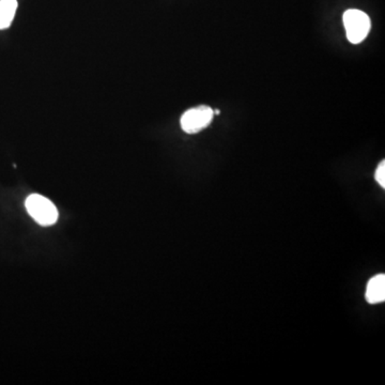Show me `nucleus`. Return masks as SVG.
<instances>
[{"instance_id": "f257e3e1", "label": "nucleus", "mask_w": 385, "mask_h": 385, "mask_svg": "<svg viewBox=\"0 0 385 385\" xmlns=\"http://www.w3.org/2000/svg\"><path fill=\"white\" fill-rule=\"evenodd\" d=\"M342 19L349 42L352 44L362 43L372 27L370 16L361 10L350 9L344 12Z\"/></svg>"}, {"instance_id": "f03ea898", "label": "nucleus", "mask_w": 385, "mask_h": 385, "mask_svg": "<svg viewBox=\"0 0 385 385\" xmlns=\"http://www.w3.org/2000/svg\"><path fill=\"white\" fill-rule=\"evenodd\" d=\"M25 205L30 217L40 225L52 226L57 221V208L50 199L42 195H30L26 199Z\"/></svg>"}, {"instance_id": "7ed1b4c3", "label": "nucleus", "mask_w": 385, "mask_h": 385, "mask_svg": "<svg viewBox=\"0 0 385 385\" xmlns=\"http://www.w3.org/2000/svg\"><path fill=\"white\" fill-rule=\"evenodd\" d=\"M215 112L207 105H199L197 108L187 110L181 117V128L187 134H197L211 124Z\"/></svg>"}, {"instance_id": "20e7f679", "label": "nucleus", "mask_w": 385, "mask_h": 385, "mask_svg": "<svg viewBox=\"0 0 385 385\" xmlns=\"http://www.w3.org/2000/svg\"><path fill=\"white\" fill-rule=\"evenodd\" d=\"M366 300L368 303L378 304L385 301V275L375 276L367 285Z\"/></svg>"}, {"instance_id": "39448f33", "label": "nucleus", "mask_w": 385, "mask_h": 385, "mask_svg": "<svg viewBox=\"0 0 385 385\" xmlns=\"http://www.w3.org/2000/svg\"><path fill=\"white\" fill-rule=\"evenodd\" d=\"M17 9L16 0H0V30L11 26Z\"/></svg>"}, {"instance_id": "423d86ee", "label": "nucleus", "mask_w": 385, "mask_h": 385, "mask_svg": "<svg viewBox=\"0 0 385 385\" xmlns=\"http://www.w3.org/2000/svg\"><path fill=\"white\" fill-rule=\"evenodd\" d=\"M375 178H376L377 182L380 184L381 187L384 189L385 187V162H382L379 164L378 168L376 170V175H375Z\"/></svg>"}, {"instance_id": "0eeeda50", "label": "nucleus", "mask_w": 385, "mask_h": 385, "mask_svg": "<svg viewBox=\"0 0 385 385\" xmlns=\"http://www.w3.org/2000/svg\"><path fill=\"white\" fill-rule=\"evenodd\" d=\"M213 112H215V115H219V114H221V112H219V110H213Z\"/></svg>"}]
</instances>
